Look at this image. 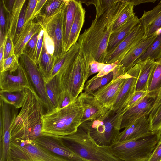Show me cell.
<instances>
[{
  "instance_id": "cell-29",
  "label": "cell",
  "mask_w": 161,
  "mask_h": 161,
  "mask_svg": "<svg viewBox=\"0 0 161 161\" xmlns=\"http://www.w3.org/2000/svg\"><path fill=\"white\" fill-rule=\"evenodd\" d=\"M61 75L58 74L45 83L46 93L54 109L58 107L59 97L62 91L61 85Z\"/></svg>"
},
{
  "instance_id": "cell-36",
  "label": "cell",
  "mask_w": 161,
  "mask_h": 161,
  "mask_svg": "<svg viewBox=\"0 0 161 161\" xmlns=\"http://www.w3.org/2000/svg\"><path fill=\"white\" fill-rule=\"evenodd\" d=\"M148 119L151 132L161 131V103L151 112Z\"/></svg>"
},
{
  "instance_id": "cell-7",
  "label": "cell",
  "mask_w": 161,
  "mask_h": 161,
  "mask_svg": "<svg viewBox=\"0 0 161 161\" xmlns=\"http://www.w3.org/2000/svg\"><path fill=\"white\" fill-rule=\"evenodd\" d=\"M89 63L80 48L72 64L61 75L62 90L69 91L74 99L82 92L90 77Z\"/></svg>"
},
{
  "instance_id": "cell-30",
  "label": "cell",
  "mask_w": 161,
  "mask_h": 161,
  "mask_svg": "<svg viewBox=\"0 0 161 161\" xmlns=\"http://www.w3.org/2000/svg\"><path fill=\"white\" fill-rule=\"evenodd\" d=\"M150 58L155 61L161 60V32L144 53L134 63V66L138 63Z\"/></svg>"
},
{
  "instance_id": "cell-23",
  "label": "cell",
  "mask_w": 161,
  "mask_h": 161,
  "mask_svg": "<svg viewBox=\"0 0 161 161\" xmlns=\"http://www.w3.org/2000/svg\"><path fill=\"white\" fill-rule=\"evenodd\" d=\"M139 22V19L135 15L132 19L112 32L108 42L107 53L115 48Z\"/></svg>"
},
{
  "instance_id": "cell-55",
  "label": "cell",
  "mask_w": 161,
  "mask_h": 161,
  "mask_svg": "<svg viewBox=\"0 0 161 161\" xmlns=\"http://www.w3.org/2000/svg\"><path fill=\"white\" fill-rule=\"evenodd\" d=\"M81 3L83 2V3H85L87 5H90L91 4H93L94 5H95L96 3V0H89V1H79Z\"/></svg>"
},
{
  "instance_id": "cell-15",
  "label": "cell",
  "mask_w": 161,
  "mask_h": 161,
  "mask_svg": "<svg viewBox=\"0 0 161 161\" xmlns=\"http://www.w3.org/2000/svg\"><path fill=\"white\" fill-rule=\"evenodd\" d=\"M140 70L139 64L137 63L126 72L125 80L110 110L115 113H120L123 104L135 92Z\"/></svg>"
},
{
  "instance_id": "cell-5",
  "label": "cell",
  "mask_w": 161,
  "mask_h": 161,
  "mask_svg": "<svg viewBox=\"0 0 161 161\" xmlns=\"http://www.w3.org/2000/svg\"><path fill=\"white\" fill-rule=\"evenodd\" d=\"M161 139V131L152 132L133 140L115 143L112 153L122 161H147Z\"/></svg>"
},
{
  "instance_id": "cell-52",
  "label": "cell",
  "mask_w": 161,
  "mask_h": 161,
  "mask_svg": "<svg viewBox=\"0 0 161 161\" xmlns=\"http://www.w3.org/2000/svg\"><path fill=\"white\" fill-rule=\"evenodd\" d=\"M6 41L0 47V71L2 69L4 60V52Z\"/></svg>"
},
{
  "instance_id": "cell-16",
  "label": "cell",
  "mask_w": 161,
  "mask_h": 161,
  "mask_svg": "<svg viewBox=\"0 0 161 161\" xmlns=\"http://www.w3.org/2000/svg\"><path fill=\"white\" fill-rule=\"evenodd\" d=\"M126 78V72L117 78L113 79L109 82L92 93L105 108L110 109Z\"/></svg>"
},
{
  "instance_id": "cell-18",
  "label": "cell",
  "mask_w": 161,
  "mask_h": 161,
  "mask_svg": "<svg viewBox=\"0 0 161 161\" xmlns=\"http://www.w3.org/2000/svg\"><path fill=\"white\" fill-rule=\"evenodd\" d=\"M151 132L148 116H145L125 128L120 132L115 143L133 140Z\"/></svg>"
},
{
  "instance_id": "cell-46",
  "label": "cell",
  "mask_w": 161,
  "mask_h": 161,
  "mask_svg": "<svg viewBox=\"0 0 161 161\" xmlns=\"http://www.w3.org/2000/svg\"><path fill=\"white\" fill-rule=\"evenodd\" d=\"M37 1L38 0H30L28 1L26 10L25 24L28 22L32 16Z\"/></svg>"
},
{
  "instance_id": "cell-34",
  "label": "cell",
  "mask_w": 161,
  "mask_h": 161,
  "mask_svg": "<svg viewBox=\"0 0 161 161\" xmlns=\"http://www.w3.org/2000/svg\"><path fill=\"white\" fill-rule=\"evenodd\" d=\"M78 2V0H69L67 6L65 18V40L66 45L68 40L71 26L74 21Z\"/></svg>"
},
{
  "instance_id": "cell-31",
  "label": "cell",
  "mask_w": 161,
  "mask_h": 161,
  "mask_svg": "<svg viewBox=\"0 0 161 161\" xmlns=\"http://www.w3.org/2000/svg\"><path fill=\"white\" fill-rule=\"evenodd\" d=\"M25 95L24 90L15 91L0 90V99L17 108H21L23 105Z\"/></svg>"
},
{
  "instance_id": "cell-24",
  "label": "cell",
  "mask_w": 161,
  "mask_h": 161,
  "mask_svg": "<svg viewBox=\"0 0 161 161\" xmlns=\"http://www.w3.org/2000/svg\"><path fill=\"white\" fill-rule=\"evenodd\" d=\"M85 13L81 3L78 1L74 21L65 48V53L77 42L80 31L85 21Z\"/></svg>"
},
{
  "instance_id": "cell-38",
  "label": "cell",
  "mask_w": 161,
  "mask_h": 161,
  "mask_svg": "<svg viewBox=\"0 0 161 161\" xmlns=\"http://www.w3.org/2000/svg\"><path fill=\"white\" fill-rule=\"evenodd\" d=\"M19 59L14 53L11 54L4 60L0 72L9 71L13 73L16 71L20 64Z\"/></svg>"
},
{
  "instance_id": "cell-11",
  "label": "cell",
  "mask_w": 161,
  "mask_h": 161,
  "mask_svg": "<svg viewBox=\"0 0 161 161\" xmlns=\"http://www.w3.org/2000/svg\"><path fill=\"white\" fill-rule=\"evenodd\" d=\"M33 141L51 154L65 161H88L66 146L58 136L42 133L40 137Z\"/></svg>"
},
{
  "instance_id": "cell-40",
  "label": "cell",
  "mask_w": 161,
  "mask_h": 161,
  "mask_svg": "<svg viewBox=\"0 0 161 161\" xmlns=\"http://www.w3.org/2000/svg\"><path fill=\"white\" fill-rule=\"evenodd\" d=\"M75 100L69 91L62 90L59 95L58 106L57 108L59 109L66 106Z\"/></svg>"
},
{
  "instance_id": "cell-26",
  "label": "cell",
  "mask_w": 161,
  "mask_h": 161,
  "mask_svg": "<svg viewBox=\"0 0 161 161\" xmlns=\"http://www.w3.org/2000/svg\"><path fill=\"white\" fill-rule=\"evenodd\" d=\"M140 70L136 86L135 91H147V82L155 61L150 58L138 63Z\"/></svg>"
},
{
  "instance_id": "cell-48",
  "label": "cell",
  "mask_w": 161,
  "mask_h": 161,
  "mask_svg": "<svg viewBox=\"0 0 161 161\" xmlns=\"http://www.w3.org/2000/svg\"><path fill=\"white\" fill-rule=\"evenodd\" d=\"M106 64L93 60L89 63L90 76L97 73H99Z\"/></svg>"
},
{
  "instance_id": "cell-50",
  "label": "cell",
  "mask_w": 161,
  "mask_h": 161,
  "mask_svg": "<svg viewBox=\"0 0 161 161\" xmlns=\"http://www.w3.org/2000/svg\"><path fill=\"white\" fill-rule=\"evenodd\" d=\"M161 160V139L147 161Z\"/></svg>"
},
{
  "instance_id": "cell-51",
  "label": "cell",
  "mask_w": 161,
  "mask_h": 161,
  "mask_svg": "<svg viewBox=\"0 0 161 161\" xmlns=\"http://www.w3.org/2000/svg\"><path fill=\"white\" fill-rule=\"evenodd\" d=\"M47 0H38L33 14L27 23L30 21H33L36 17L40 14L41 9L47 1Z\"/></svg>"
},
{
  "instance_id": "cell-13",
  "label": "cell",
  "mask_w": 161,
  "mask_h": 161,
  "mask_svg": "<svg viewBox=\"0 0 161 161\" xmlns=\"http://www.w3.org/2000/svg\"><path fill=\"white\" fill-rule=\"evenodd\" d=\"M158 96L147 94L134 106L123 113L120 129L130 125L140 118L148 116L158 99Z\"/></svg>"
},
{
  "instance_id": "cell-44",
  "label": "cell",
  "mask_w": 161,
  "mask_h": 161,
  "mask_svg": "<svg viewBox=\"0 0 161 161\" xmlns=\"http://www.w3.org/2000/svg\"><path fill=\"white\" fill-rule=\"evenodd\" d=\"M42 120L39 122L32 129L30 132L28 140L34 141L42 134Z\"/></svg>"
},
{
  "instance_id": "cell-8",
  "label": "cell",
  "mask_w": 161,
  "mask_h": 161,
  "mask_svg": "<svg viewBox=\"0 0 161 161\" xmlns=\"http://www.w3.org/2000/svg\"><path fill=\"white\" fill-rule=\"evenodd\" d=\"M69 0L54 15L46 17L38 15L35 18L48 34L55 46L54 56L57 58L65 53V18Z\"/></svg>"
},
{
  "instance_id": "cell-25",
  "label": "cell",
  "mask_w": 161,
  "mask_h": 161,
  "mask_svg": "<svg viewBox=\"0 0 161 161\" xmlns=\"http://www.w3.org/2000/svg\"><path fill=\"white\" fill-rule=\"evenodd\" d=\"M26 0H15L13 7L8 13L5 10L6 18V36L14 41L18 20ZM5 9V8H4Z\"/></svg>"
},
{
  "instance_id": "cell-53",
  "label": "cell",
  "mask_w": 161,
  "mask_h": 161,
  "mask_svg": "<svg viewBox=\"0 0 161 161\" xmlns=\"http://www.w3.org/2000/svg\"><path fill=\"white\" fill-rule=\"evenodd\" d=\"M128 1L133 3L134 6L147 3H154L156 1L155 0H127Z\"/></svg>"
},
{
  "instance_id": "cell-28",
  "label": "cell",
  "mask_w": 161,
  "mask_h": 161,
  "mask_svg": "<svg viewBox=\"0 0 161 161\" xmlns=\"http://www.w3.org/2000/svg\"><path fill=\"white\" fill-rule=\"evenodd\" d=\"M57 59L53 55L48 53L43 42L40 58L38 66L44 78L45 82L48 81Z\"/></svg>"
},
{
  "instance_id": "cell-6",
  "label": "cell",
  "mask_w": 161,
  "mask_h": 161,
  "mask_svg": "<svg viewBox=\"0 0 161 161\" xmlns=\"http://www.w3.org/2000/svg\"><path fill=\"white\" fill-rule=\"evenodd\" d=\"M123 114L110 109L98 119L80 125L98 145L110 147L116 142L120 132Z\"/></svg>"
},
{
  "instance_id": "cell-1",
  "label": "cell",
  "mask_w": 161,
  "mask_h": 161,
  "mask_svg": "<svg viewBox=\"0 0 161 161\" xmlns=\"http://www.w3.org/2000/svg\"><path fill=\"white\" fill-rule=\"evenodd\" d=\"M127 3L126 0H96L95 18L77 42L90 63L95 60L104 63L114 24Z\"/></svg>"
},
{
  "instance_id": "cell-41",
  "label": "cell",
  "mask_w": 161,
  "mask_h": 161,
  "mask_svg": "<svg viewBox=\"0 0 161 161\" xmlns=\"http://www.w3.org/2000/svg\"><path fill=\"white\" fill-rule=\"evenodd\" d=\"M43 39L44 30L42 28L39 34L34 61L37 65L40 61L43 46Z\"/></svg>"
},
{
  "instance_id": "cell-12",
  "label": "cell",
  "mask_w": 161,
  "mask_h": 161,
  "mask_svg": "<svg viewBox=\"0 0 161 161\" xmlns=\"http://www.w3.org/2000/svg\"><path fill=\"white\" fill-rule=\"evenodd\" d=\"M145 35L144 27L140 22L115 48L107 54L104 63L120 62L134 46L144 38Z\"/></svg>"
},
{
  "instance_id": "cell-9",
  "label": "cell",
  "mask_w": 161,
  "mask_h": 161,
  "mask_svg": "<svg viewBox=\"0 0 161 161\" xmlns=\"http://www.w3.org/2000/svg\"><path fill=\"white\" fill-rule=\"evenodd\" d=\"M8 161H65L51 154L32 140H11Z\"/></svg>"
},
{
  "instance_id": "cell-10",
  "label": "cell",
  "mask_w": 161,
  "mask_h": 161,
  "mask_svg": "<svg viewBox=\"0 0 161 161\" xmlns=\"http://www.w3.org/2000/svg\"><path fill=\"white\" fill-rule=\"evenodd\" d=\"M20 63L26 70L31 84L40 99L47 112L54 109L45 89V81L38 65L32 59L23 54L19 58Z\"/></svg>"
},
{
  "instance_id": "cell-3",
  "label": "cell",
  "mask_w": 161,
  "mask_h": 161,
  "mask_svg": "<svg viewBox=\"0 0 161 161\" xmlns=\"http://www.w3.org/2000/svg\"><path fill=\"white\" fill-rule=\"evenodd\" d=\"M24 101L11 126V140L28 139L33 128L45 113L42 101L33 86L25 89Z\"/></svg>"
},
{
  "instance_id": "cell-17",
  "label": "cell",
  "mask_w": 161,
  "mask_h": 161,
  "mask_svg": "<svg viewBox=\"0 0 161 161\" xmlns=\"http://www.w3.org/2000/svg\"><path fill=\"white\" fill-rule=\"evenodd\" d=\"M79 96L83 108L81 124L87 121L96 120L110 110L105 108L92 93L82 92Z\"/></svg>"
},
{
  "instance_id": "cell-49",
  "label": "cell",
  "mask_w": 161,
  "mask_h": 161,
  "mask_svg": "<svg viewBox=\"0 0 161 161\" xmlns=\"http://www.w3.org/2000/svg\"><path fill=\"white\" fill-rule=\"evenodd\" d=\"M14 53L13 42L10 38L7 37L4 49V59L7 58Z\"/></svg>"
},
{
  "instance_id": "cell-19",
  "label": "cell",
  "mask_w": 161,
  "mask_h": 161,
  "mask_svg": "<svg viewBox=\"0 0 161 161\" xmlns=\"http://www.w3.org/2000/svg\"><path fill=\"white\" fill-rule=\"evenodd\" d=\"M156 33L149 37L144 38L134 46L119 62L125 72L134 66L135 62L146 51L154 42L158 34Z\"/></svg>"
},
{
  "instance_id": "cell-37",
  "label": "cell",
  "mask_w": 161,
  "mask_h": 161,
  "mask_svg": "<svg viewBox=\"0 0 161 161\" xmlns=\"http://www.w3.org/2000/svg\"><path fill=\"white\" fill-rule=\"evenodd\" d=\"M148 93L147 91H135L121 107L120 113L123 114L130 108L145 97Z\"/></svg>"
},
{
  "instance_id": "cell-4",
  "label": "cell",
  "mask_w": 161,
  "mask_h": 161,
  "mask_svg": "<svg viewBox=\"0 0 161 161\" xmlns=\"http://www.w3.org/2000/svg\"><path fill=\"white\" fill-rule=\"evenodd\" d=\"M58 136L66 146L88 161H122L112 153L110 147L98 145L80 125L75 133Z\"/></svg>"
},
{
  "instance_id": "cell-2",
  "label": "cell",
  "mask_w": 161,
  "mask_h": 161,
  "mask_svg": "<svg viewBox=\"0 0 161 161\" xmlns=\"http://www.w3.org/2000/svg\"><path fill=\"white\" fill-rule=\"evenodd\" d=\"M83 113V107L79 96L66 106L45 113L42 117V132L58 136L73 134L81 124Z\"/></svg>"
},
{
  "instance_id": "cell-27",
  "label": "cell",
  "mask_w": 161,
  "mask_h": 161,
  "mask_svg": "<svg viewBox=\"0 0 161 161\" xmlns=\"http://www.w3.org/2000/svg\"><path fill=\"white\" fill-rule=\"evenodd\" d=\"M147 91L158 97L161 92V60L155 61L147 82Z\"/></svg>"
},
{
  "instance_id": "cell-35",
  "label": "cell",
  "mask_w": 161,
  "mask_h": 161,
  "mask_svg": "<svg viewBox=\"0 0 161 161\" xmlns=\"http://www.w3.org/2000/svg\"><path fill=\"white\" fill-rule=\"evenodd\" d=\"M67 0H47L38 15L49 17L58 11Z\"/></svg>"
},
{
  "instance_id": "cell-42",
  "label": "cell",
  "mask_w": 161,
  "mask_h": 161,
  "mask_svg": "<svg viewBox=\"0 0 161 161\" xmlns=\"http://www.w3.org/2000/svg\"><path fill=\"white\" fill-rule=\"evenodd\" d=\"M24 3L21 9L19 17L15 37L14 41L17 37L22 30L25 22V15L26 8L27 6L26 2Z\"/></svg>"
},
{
  "instance_id": "cell-54",
  "label": "cell",
  "mask_w": 161,
  "mask_h": 161,
  "mask_svg": "<svg viewBox=\"0 0 161 161\" xmlns=\"http://www.w3.org/2000/svg\"><path fill=\"white\" fill-rule=\"evenodd\" d=\"M161 103V92L160 94L159 95L158 97V99L155 104L154 106L152 109V111L153 110H155L157 108L159 105Z\"/></svg>"
},
{
  "instance_id": "cell-33",
  "label": "cell",
  "mask_w": 161,
  "mask_h": 161,
  "mask_svg": "<svg viewBox=\"0 0 161 161\" xmlns=\"http://www.w3.org/2000/svg\"><path fill=\"white\" fill-rule=\"evenodd\" d=\"M126 1L127 3L114 22L112 32L132 19L136 15L133 10L134 4L127 0Z\"/></svg>"
},
{
  "instance_id": "cell-22",
  "label": "cell",
  "mask_w": 161,
  "mask_h": 161,
  "mask_svg": "<svg viewBox=\"0 0 161 161\" xmlns=\"http://www.w3.org/2000/svg\"><path fill=\"white\" fill-rule=\"evenodd\" d=\"M79 49V46L77 42L67 51L57 58L47 82L58 74L62 75L67 70L75 60Z\"/></svg>"
},
{
  "instance_id": "cell-45",
  "label": "cell",
  "mask_w": 161,
  "mask_h": 161,
  "mask_svg": "<svg viewBox=\"0 0 161 161\" xmlns=\"http://www.w3.org/2000/svg\"><path fill=\"white\" fill-rule=\"evenodd\" d=\"M43 29L44 30L43 42L46 49L48 53L54 55L55 49L54 43L46 31L44 29Z\"/></svg>"
},
{
  "instance_id": "cell-21",
  "label": "cell",
  "mask_w": 161,
  "mask_h": 161,
  "mask_svg": "<svg viewBox=\"0 0 161 161\" xmlns=\"http://www.w3.org/2000/svg\"><path fill=\"white\" fill-rule=\"evenodd\" d=\"M38 22L31 21L25 24L20 33L14 41V51L19 58L23 54L24 47L31 38L42 29Z\"/></svg>"
},
{
  "instance_id": "cell-47",
  "label": "cell",
  "mask_w": 161,
  "mask_h": 161,
  "mask_svg": "<svg viewBox=\"0 0 161 161\" xmlns=\"http://www.w3.org/2000/svg\"><path fill=\"white\" fill-rule=\"evenodd\" d=\"M119 61H118L110 64H106L101 71L96 76L101 77L105 76L112 72L118 65Z\"/></svg>"
},
{
  "instance_id": "cell-39",
  "label": "cell",
  "mask_w": 161,
  "mask_h": 161,
  "mask_svg": "<svg viewBox=\"0 0 161 161\" xmlns=\"http://www.w3.org/2000/svg\"><path fill=\"white\" fill-rule=\"evenodd\" d=\"M40 31L36 33L31 38L25 45L23 52V54H25L34 61Z\"/></svg>"
},
{
  "instance_id": "cell-43",
  "label": "cell",
  "mask_w": 161,
  "mask_h": 161,
  "mask_svg": "<svg viewBox=\"0 0 161 161\" xmlns=\"http://www.w3.org/2000/svg\"><path fill=\"white\" fill-rule=\"evenodd\" d=\"M5 10L2 0H0V32L6 36V18Z\"/></svg>"
},
{
  "instance_id": "cell-32",
  "label": "cell",
  "mask_w": 161,
  "mask_h": 161,
  "mask_svg": "<svg viewBox=\"0 0 161 161\" xmlns=\"http://www.w3.org/2000/svg\"><path fill=\"white\" fill-rule=\"evenodd\" d=\"M113 73L111 72L103 76L97 77L96 75L86 83L84 88V92L92 93L109 82L113 79Z\"/></svg>"
},
{
  "instance_id": "cell-20",
  "label": "cell",
  "mask_w": 161,
  "mask_h": 161,
  "mask_svg": "<svg viewBox=\"0 0 161 161\" xmlns=\"http://www.w3.org/2000/svg\"><path fill=\"white\" fill-rule=\"evenodd\" d=\"M139 19L144 27V38L153 35L161 29V0L152 9L145 11Z\"/></svg>"
},
{
  "instance_id": "cell-14",
  "label": "cell",
  "mask_w": 161,
  "mask_h": 161,
  "mask_svg": "<svg viewBox=\"0 0 161 161\" xmlns=\"http://www.w3.org/2000/svg\"><path fill=\"white\" fill-rule=\"evenodd\" d=\"M13 73L9 71L0 72V90L15 91L31 86L27 73L20 63L16 73Z\"/></svg>"
},
{
  "instance_id": "cell-56",
  "label": "cell",
  "mask_w": 161,
  "mask_h": 161,
  "mask_svg": "<svg viewBox=\"0 0 161 161\" xmlns=\"http://www.w3.org/2000/svg\"><path fill=\"white\" fill-rule=\"evenodd\" d=\"M160 161H161V160Z\"/></svg>"
}]
</instances>
